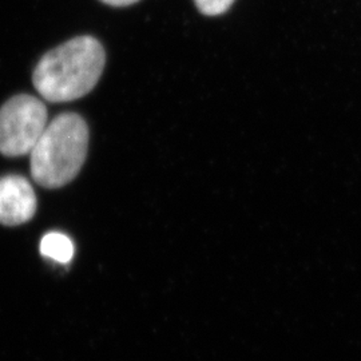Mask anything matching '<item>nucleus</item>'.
Wrapping results in <instances>:
<instances>
[{"mask_svg": "<svg viewBox=\"0 0 361 361\" xmlns=\"http://www.w3.org/2000/svg\"><path fill=\"white\" fill-rule=\"evenodd\" d=\"M197 8L207 16L225 13L232 7L234 0H194Z\"/></svg>", "mask_w": 361, "mask_h": 361, "instance_id": "423d86ee", "label": "nucleus"}, {"mask_svg": "<svg viewBox=\"0 0 361 361\" xmlns=\"http://www.w3.org/2000/svg\"><path fill=\"white\" fill-rule=\"evenodd\" d=\"M106 55L92 37H77L47 52L34 71L32 82L40 97L61 104L87 95L104 73Z\"/></svg>", "mask_w": 361, "mask_h": 361, "instance_id": "f257e3e1", "label": "nucleus"}, {"mask_svg": "<svg viewBox=\"0 0 361 361\" xmlns=\"http://www.w3.org/2000/svg\"><path fill=\"white\" fill-rule=\"evenodd\" d=\"M47 109L31 95H16L0 109V153L30 154L47 128Z\"/></svg>", "mask_w": 361, "mask_h": 361, "instance_id": "7ed1b4c3", "label": "nucleus"}, {"mask_svg": "<svg viewBox=\"0 0 361 361\" xmlns=\"http://www.w3.org/2000/svg\"><path fill=\"white\" fill-rule=\"evenodd\" d=\"M37 212V195L22 176L0 178V224L16 226L26 224Z\"/></svg>", "mask_w": 361, "mask_h": 361, "instance_id": "20e7f679", "label": "nucleus"}, {"mask_svg": "<svg viewBox=\"0 0 361 361\" xmlns=\"http://www.w3.org/2000/svg\"><path fill=\"white\" fill-rule=\"evenodd\" d=\"M109 6H114V7H126V6H131L134 3H138L140 0H101Z\"/></svg>", "mask_w": 361, "mask_h": 361, "instance_id": "0eeeda50", "label": "nucleus"}, {"mask_svg": "<svg viewBox=\"0 0 361 361\" xmlns=\"http://www.w3.org/2000/svg\"><path fill=\"white\" fill-rule=\"evenodd\" d=\"M89 149V128L74 113L54 118L40 135L31 155V176L46 189H58L74 180Z\"/></svg>", "mask_w": 361, "mask_h": 361, "instance_id": "f03ea898", "label": "nucleus"}, {"mask_svg": "<svg viewBox=\"0 0 361 361\" xmlns=\"http://www.w3.org/2000/svg\"><path fill=\"white\" fill-rule=\"evenodd\" d=\"M40 253L44 257L51 258L59 264H68L74 257V244L63 233L51 232L46 234L40 241Z\"/></svg>", "mask_w": 361, "mask_h": 361, "instance_id": "39448f33", "label": "nucleus"}]
</instances>
